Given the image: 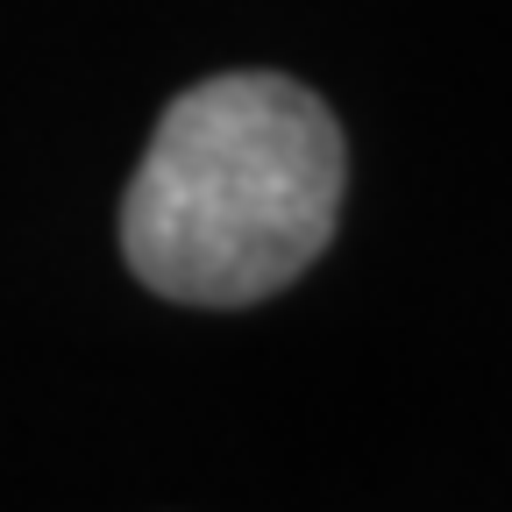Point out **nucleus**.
<instances>
[{
  "mask_svg": "<svg viewBox=\"0 0 512 512\" xmlns=\"http://www.w3.org/2000/svg\"><path fill=\"white\" fill-rule=\"evenodd\" d=\"M349 143L335 107L285 72L185 86L121 192V256L171 306H256L335 242Z\"/></svg>",
  "mask_w": 512,
  "mask_h": 512,
  "instance_id": "1",
  "label": "nucleus"
}]
</instances>
